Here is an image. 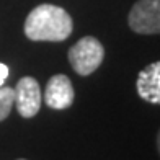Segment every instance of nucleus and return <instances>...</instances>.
I'll list each match as a JSON object with an SVG mask.
<instances>
[{"label": "nucleus", "instance_id": "1", "mask_svg": "<svg viewBox=\"0 0 160 160\" xmlns=\"http://www.w3.org/2000/svg\"><path fill=\"white\" fill-rule=\"evenodd\" d=\"M72 18L64 8L51 3L38 5L25 21V34L31 41H65L72 33Z\"/></svg>", "mask_w": 160, "mask_h": 160}, {"label": "nucleus", "instance_id": "2", "mask_svg": "<svg viewBox=\"0 0 160 160\" xmlns=\"http://www.w3.org/2000/svg\"><path fill=\"white\" fill-rule=\"evenodd\" d=\"M103 46L93 36H85L69 49V62L78 75L93 74L103 62Z\"/></svg>", "mask_w": 160, "mask_h": 160}, {"label": "nucleus", "instance_id": "3", "mask_svg": "<svg viewBox=\"0 0 160 160\" xmlns=\"http://www.w3.org/2000/svg\"><path fill=\"white\" fill-rule=\"evenodd\" d=\"M129 26L139 34L160 33V0H139L131 8Z\"/></svg>", "mask_w": 160, "mask_h": 160}, {"label": "nucleus", "instance_id": "4", "mask_svg": "<svg viewBox=\"0 0 160 160\" xmlns=\"http://www.w3.org/2000/svg\"><path fill=\"white\" fill-rule=\"evenodd\" d=\"M15 92V101L18 113L23 118H33L41 108V88L38 80L33 77H23L18 80Z\"/></svg>", "mask_w": 160, "mask_h": 160}, {"label": "nucleus", "instance_id": "5", "mask_svg": "<svg viewBox=\"0 0 160 160\" xmlns=\"http://www.w3.org/2000/svg\"><path fill=\"white\" fill-rule=\"evenodd\" d=\"M74 87L67 75L57 74L49 78L44 92V101L52 110H65L74 103Z\"/></svg>", "mask_w": 160, "mask_h": 160}, {"label": "nucleus", "instance_id": "6", "mask_svg": "<svg viewBox=\"0 0 160 160\" xmlns=\"http://www.w3.org/2000/svg\"><path fill=\"white\" fill-rule=\"evenodd\" d=\"M136 87L144 101L160 105V61L149 64L139 72Z\"/></svg>", "mask_w": 160, "mask_h": 160}, {"label": "nucleus", "instance_id": "7", "mask_svg": "<svg viewBox=\"0 0 160 160\" xmlns=\"http://www.w3.org/2000/svg\"><path fill=\"white\" fill-rule=\"evenodd\" d=\"M13 101H15V92L10 87H0V121H3L10 114Z\"/></svg>", "mask_w": 160, "mask_h": 160}, {"label": "nucleus", "instance_id": "8", "mask_svg": "<svg viewBox=\"0 0 160 160\" xmlns=\"http://www.w3.org/2000/svg\"><path fill=\"white\" fill-rule=\"evenodd\" d=\"M7 77H8V67L5 64H0V87H3Z\"/></svg>", "mask_w": 160, "mask_h": 160}, {"label": "nucleus", "instance_id": "9", "mask_svg": "<svg viewBox=\"0 0 160 160\" xmlns=\"http://www.w3.org/2000/svg\"><path fill=\"white\" fill-rule=\"evenodd\" d=\"M157 145H158V152H160V132H158V136H157Z\"/></svg>", "mask_w": 160, "mask_h": 160}, {"label": "nucleus", "instance_id": "10", "mask_svg": "<svg viewBox=\"0 0 160 160\" xmlns=\"http://www.w3.org/2000/svg\"><path fill=\"white\" fill-rule=\"evenodd\" d=\"M20 160H23V158H20Z\"/></svg>", "mask_w": 160, "mask_h": 160}]
</instances>
